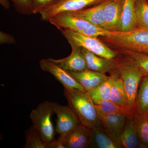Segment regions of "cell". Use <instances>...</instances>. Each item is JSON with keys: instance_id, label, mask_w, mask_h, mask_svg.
Masks as SVG:
<instances>
[{"instance_id": "23", "label": "cell", "mask_w": 148, "mask_h": 148, "mask_svg": "<svg viewBox=\"0 0 148 148\" xmlns=\"http://www.w3.org/2000/svg\"><path fill=\"white\" fill-rule=\"evenodd\" d=\"M95 105L100 117L118 113H122L127 115H131L134 113V112L128 107L120 106L110 100L101 101Z\"/></svg>"}, {"instance_id": "21", "label": "cell", "mask_w": 148, "mask_h": 148, "mask_svg": "<svg viewBox=\"0 0 148 148\" xmlns=\"http://www.w3.org/2000/svg\"><path fill=\"white\" fill-rule=\"evenodd\" d=\"M112 76L113 77V79L111 86L110 100L117 105L128 108L122 80L119 77Z\"/></svg>"}, {"instance_id": "34", "label": "cell", "mask_w": 148, "mask_h": 148, "mask_svg": "<svg viewBox=\"0 0 148 148\" xmlns=\"http://www.w3.org/2000/svg\"><path fill=\"white\" fill-rule=\"evenodd\" d=\"M147 1L148 2V0H147Z\"/></svg>"}, {"instance_id": "11", "label": "cell", "mask_w": 148, "mask_h": 148, "mask_svg": "<svg viewBox=\"0 0 148 148\" xmlns=\"http://www.w3.org/2000/svg\"><path fill=\"white\" fill-rule=\"evenodd\" d=\"M71 46V53L68 57L58 60L49 59L69 73H78L88 69L82 48L76 45Z\"/></svg>"}, {"instance_id": "26", "label": "cell", "mask_w": 148, "mask_h": 148, "mask_svg": "<svg viewBox=\"0 0 148 148\" xmlns=\"http://www.w3.org/2000/svg\"><path fill=\"white\" fill-rule=\"evenodd\" d=\"M137 28H148V2L147 0H135Z\"/></svg>"}, {"instance_id": "10", "label": "cell", "mask_w": 148, "mask_h": 148, "mask_svg": "<svg viewBox=\"0 0 148 148\" xmlns=\"http://www.w3.org/2000/svg\"><path fill=\"white\" fill-rule=\"evenodd\" d=\"M41 69L49 72L63 85L64 88L85 90L84 88L73 77L57 64L49 59H42L39 62Z\"/></svg>"}, {"instance_id": "16", "label": "cell", "mask_w": 148, "mask_h": 148, "mask_svg": "<svg viewBox=\"0 0 148 148\" xmlns=\"http://www.w3.org/2000/svg\"><path fill=\"white\" fill-rule=\"evenodd\" d=\"M106 0L96 5L77 11L69 12L74 16L84 19L101 29H105L104 7Z\"/></svg>"}, {"instance_id": "27", "label": "cell", "mask_w": 148, "mask_h": 148, "mask_svg": "<svg viewBox=\"0 0 148 148\" xmlns=\"http://www.w3.org/2000/svg\"><path fill=\"white\" fill-rule=\"evenodd\" d=\"M25 148H47V143L43 141L36 130L31 126L26 136Z\"/></svg>"}, {"instance_id": "13", "label": "cell", "mask_w": 148, "mask_h": 148, "mask_svg": "<svg viewBox=\"0 0 148 148\" xmlns=\"http://www.w3.org/2000/svg\"><path fill=\"white\" fill-rule=\"evenodd\" d=\"M121 10V0H106L104 7L105 30L120 32Z\"/></svg>"}, {"instance_id": "15", "label": "cell", "mask_w": 148, "mask_h": 148, "mask_svg": "<svg viewBox=\"0 0 148 148\" xmlns=\"http://www.w3.org/2000/svg\"><path fill=\"white\" fill-rule=\"evenodd\" d=\"M69 73L84 88L85 91L97 87L108 79L110 77L105 74L88 69L82 72Z\"/></svg>"}, {"instance_id": "17", "label": "cell", "mask_w": 148, "mask_h": 148, "mask_svg": "<svg viewBox=\"0 0 148 148\" xmlns=\"http://www.w3.org/2000/svg\"><path fill=\"white\" fill-rule=\"evenodd\" d=\"M89 148H121L119 143L109 136L102 126L91 128Z\"/></svg>"}, {"instance_id": "5", "label": "cell", "mask_w": 148, "mask_h": 148, "mask_svg": "<svg viewBox=\"0 0 148 148\" xmlns=\"http://www.w3.org/2000/svg\"><path fill=\"white\" fill-rule=\"evenodd\" d=\"M61 34L70 45L84 48L96 55L109 59H114L117 54L108 47L98 37L85 36L68 29H61Z\"/></svg>"}, {"instance_id": "18", "label": "cell", "mask_w": 148, "mask_h": 148, "mask_svg": "<svg viewBox=\"0 0 148 148\" xmlns=\"http://www.w3.org/2000/svg\"><path fill=\"white\" fill-rule=\"evenodd\" d=\"M121 32H127L137 28L135 0H121Z\"/></svg>"}, {"instance_id": "32", "label": "cell", "mask_w": 148, "mask_h": 148, "mask_svg": "<svg viewBox=\"0 0 148 148\" xmlns=\"http://www.w3.org/2000/svg\"><path fill=\"white\" fill-rule=\"evenodd\" d=\"M0 3L5 9L9 8L10 7V3L9 0H0Z\"/></svg>"}, {"instance_id": "14", "label": "cell", "mask_w": 148, "mask_h": 148, "mask_svg": "<svg viewBox=\"0 0 148 148\" xmlns=\"http://www.w3.org/2000/svg\"><path fill=\"white\" fill-rule=\"evenodd\" d=\"M130 115L118 113L101 116L102 127L109 136L119 143L120 137L124 129L125 122L127 117Z\"/></svg>"}, {"instance_id": "1", "label": "cell", "mask_w": 148, "mask_h": 148, "mask_svg": "<svg viewBox=\"0 0 148 148\" xmlns=\"http://www.w3.org/2000/svg\"><path fill=\"white\" fill-rule=\"evenodd\" d=\"M116 53L130 51L148 55V28H136L127 32H111L98 37Z\"/></svg>"}, {"instance_id": "8", "label": "cell", "mask_w": 148, "mask_h": 148, "mask_svg": "<svg viewBox=\"0 0 148 148\" xmlns=\"http://www.w3.org/2000/svg\"><path fill=\"white\" fill-rule=\"evenodd\" d=\"M53 112L57 116L56 131L60 136L65 135L81 124L78 118L71 108L53 103Z\"/></svg>"}, {"instance_id": "29", "label": "cell", "mask_w": 148, "mask_h": 148, "mask_svg": "<svg viewBox=\"0 0 148 148\" xmlns=\"http://www.w3.org/2000/svg\"><path fill=\"white\" fill-rule=\"evenodd\" d=\"M58 1L59 0H32L34 14L39 13L41 10L53 5Z\"/></svg>"}, {"instance_id": "4", "label": "cell", "mask_w": 148, "mask_h": 148, "mask_svg": "<svg viewBox=\"0 0 148 148\" xmlns=\"http://www.w3.org/2000/svg\"><path fill=\"white\" fill-rule=\"evenodd\" d=\"M48 21L57 29H68L81 34L100 37L110 35L111 32L101 29L84 19L74 16L69 12L58 14Z\"/></svg>"}, {"instance_id": "22", "label": "cell", "mask_w": 148, "mask_h": 148, "mask_svg": "<svg viewBox=\"0 0 148 148\" xmlns=\"http://www.w3.org/2000/svg\"><path fill=\"white\" fill-rule=\"evenodd\" d=\"M113 79V77L110 76L108 79L102 84L86 91L95 104L101 101L110 100Z\"/></svg>"}, {"instance_id": "25", "label": "cell", "mask_w": 148, "mask_h": 148, "mask_svg": "<svg viewBox=\"0 0 148 148\" xmlns=\"http://www.w3.org/2000/svg\"><path fill=\"white\" fill-rule=\"evenodd\" d=\"M133 120L140 142L148 148V115L133 113Z\"/></svg>"}, {"instance_id": "2", "label": "cell", "mask_w": 148, "mask_h": 148, "mask_svg": "<svg viewBox=\"0 0 148 148\" xmlns=\"http://www.w3.org/2000/svg\"><path fill=\"white\" fill-rule=\"evenodd\" d=\"M64 95L82 124L90 128L102 126L95 104L86 91L64 88Z\"/></svg>"}, {"instance_id": "28", "label": "cell", "mask_w": 148, "mask_h": 148, "mask_svg": "<svg viewBox=\"0 0 148 148\" xmlns=\"http://www.w3.org/2000/svg\"><path fill=\"white\" fill-rule=\"evenodd\" d=\"M19 13L30 15L34 14L32 0H11Z\"/></svg>"}, {"instance_id": "6", "label": "cell", "mask_w": 148, "mask_h": 148, "mask_svg": "<svg viewBox=\"0 0 148 148\" xmlns=\"http://www.w3.org/2000/svg\"><path fill=\"white\" fill-rule=\"evenodd\" d=\"M53 113V103L46 101L40 103L30 114L33 127L46 143L51 142L54 138L55 130L51 121Z\"/></svg>"}, {"instance_id": "7", "label": "cell", "mask_w": 148, "mask_h": 148, "mask_svg": "<svg viewBox=\"0 0 148 148\" xmlns=\"http://www.w3.org/2000/svg\"><path fill=\"white\" fill-rule=\"evenodd\" d=\"M105 0H59L57 3L40 12L42 19L48 21L58 14L82 10L103 2Z\"/></svg>"}, {"instance_id": "9", "label": "cell", "mask_w": 148, "mask_h": 148, "mask_svg": "<svg viewBox=\"0 0 148 148\" xmlns=\"http://www.w3.org/2000/svg\"><path fill=\"white\" fill-rule=\"evenodd\" d=\"M88 69L101 73H109L110 76L119 77L117 71V62L115 58L109 59L96 55L84 48H82Z\"/></svg>"}, {"instance_id": "20", "label": "cell", "mask_w": 148, "mask_h": 148, "mask_svg": "<svg viewBox=\"0 0 148 148\" xmlns=\"http://www.w3.org/2000/svg\"><path fill=\"white\" fill-rule=\"evenodd\" d=\"M140 84L133 113L148 115V75L143 77Z\"/></svg>"}, {"instance_id": "33", "label": "cell", "mask_w": 148, "mask_h": 148, "mask_svg": "<svg viewBox=\"0 0 148 148\" xmlns=\"http://www.w3.org/2000/svg\"><path fill=\"white\" fill-rule=\"evenodd\" d=\"M137 148H147V147L145 145L144 143L142 142H140L139 144H138Z\"/></svg>"}, {"instance_id": "12", "label": "cell", "mask_w": 148, "mask_h": 148, "mask_svg": "<svg viewBox=\"0 0 148 148\" xmlns=\"http://www.w3.org/2000/svg\"><path fill=\"white\" fill-rule=\"evenodd\" d=\"M91 128L81 123L71 131L60 136L66 148L88 147Z\"/></svg>"}, {"instance_id": "31", "label": "cell", "mask_w": 148, "mask_h": 148, "mask_svg": "<svg viewBox=\"0 0 148 148\" xmlns=\"http://www.w3.org/2000/svg\"><path fill=\"white\" fill-rule=\"evenodd\" d=\"M47 148H66L63 140L59 137L56 140H53L47 143Z\"/></svg>"}, {"instance_id": "3", "label": "cell", "mask_w": 148, "mask_h": 148, "mask_svg": "<svg viewBox=\"0 0 148 148\" xmlns=\"http://www.w3.org/2000/svg\"><path fill=\"white\" fill-rule=\"evenodd\" d=\"M117 71L122 80L128 108L134 112L136 96L144 76L135 66L122 56L117 54Z\"/></svg>"}, {"instance_id": "24", "label": "cell", "mask_w": 148, "mask_h": 148, "mask_svg": "<svg viewBox=\"0 0 148 148\" xmlns=\"http://www.w3.org/2000/svg\"><path fill=\"white\" fill-rule=\"evenodd\" d=\"M127 59L145 76L148 75V55L130 51H122L117 53Z\"/></svg>"}, {"instance_id": "19", "label": "cell", "mask_w": 148, "mask_h": 148, "mask_svg": "<svg viewBox=\"0 0 148 148\" xmlns=\"http://www.w3.org/2000/svg\"><path fill=\"white\" fill-rule=\"evenodd\" d=\"M133 114L127 117L124 129L120 137L119 144L121 148H137L140 143L133 121Z\"/></svg>"}, {"instance_id": "30", "label": "cell", "mask_w": 148, "mask_h": 148, "mask_svg": "<svg viewBox=\"0 0 148 148\" xmlns=\"http://www.w3.org/2000/svg\"><path fill=\"white\" fill-rule=\"evenodd\" d=\"M1 43L14 44L15 40L12 35L1 32Z\"/></svg>"}]
</instances>
